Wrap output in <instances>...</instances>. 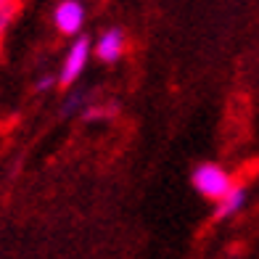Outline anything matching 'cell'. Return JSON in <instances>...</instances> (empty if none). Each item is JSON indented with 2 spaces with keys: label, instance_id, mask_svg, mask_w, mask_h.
Returning a JSON list of instances; mask_svg holds the SVG:
<instances>
[{
  "label": "cell",
  "instance_id": "277c9868",
  "mask_svg": "<svg viewBox=\"0 0 259 259\" xmlns=\"http://www.w3.org/2000/svg\"><path fill=\"white\" fill-rule=\"evenodd\" d=\"M124 48H127V37H124V32L122 29H106L98 42H96V56L101 58V61L106 64H114V61H119V58L124 56Z\"/></svg>",
  "mask_w": 259,
  "mask_h": 259
},
{
  "label": "cell",
  "instance_id": "9c48e42d",
  "mask_svg": "<svg viewBox=\"0 0 259 259\" xmlns=\"http://www.w3.org/2000/svg\"><path fill=\"white\" fill-rule=\"evenodd\" d=\"M19 0H0V11H16Z\"/></svg>",
  "mask_w": 259,
  "mask_h": 259
},
{
  "label": "cell",
  "instance_id": "52a82bcc",
  "mask_svg": "<svg viewBox=\"0 0 259 259\" xmlns=\"http://www.w3.org/2000/svg\"><path fill=\"white\" fill-rule=\"evenodd\" d=\"M53 85H58V79H56V77H42V79L37 82V90H40V93H42V90H51Z\"/></svg>",
  "mask_w": 259,
  "mask_h": 259
},
{
  "label": "cell",
  "instance_id": "ba28073f",
  "mask_svg": "<svg viewBox=\"0 0 259 259\" xmlns=\"http://www.w3.org/2000/svg\"><path fill=\"white\" fill-rule=\"evenodd\" d=\"M11 16H14V11H0V34H3V29L8 27Z\"/></svg>",
  "mask_w": 259,
  "mask_h": 259
},
{
  "label": "cell",
  "instance_id": "6da1fadb",
  "mask_svg": "<svg viewBox=\"0 0 259 259\" xmlns=\"http://www.w3.org/2000/svg\"><path fill=\"white\" fill-rule=\"evenodd\" d=\"M191 185L196 188V193L201 198L217 204L235 183H233V175L222 167V164H217V161H201V164H196L193 172H191Z\"/></svg>",
  "mask_w": 259,
  "mask_h": 259
},
{
  "label": "cell",
  "instance_id": "7a4b0ae2",
  "mask_svg": "<svg viewBox=\"0 0 259 259\" xmlns=\"http://www.w3.org/2000/svg\"><path fill=\"white\" fill-rule=\"evenodd\" d=\"M90 40L88 37H77L72 42V48L66 51V58H64V66H61V74H58V85L61 88H69L74 85V82L79 79V74L85 72L88 66V58H90Z\"/></svg>",
  "mask_w": 259,
  "mask_h": 259
},
{
  "label": "cell",
  "instance_id": "8992f818",
  "mask_svg": "<svg viewBox=\"0 0 259 259\" xmlns=\"http://www.w3.org/2000/svg\"><path fill=\"white\" fill-rule=\"evenodd\" d=\"M116 111H119V106L116 103H90L82 109V119H111V116H116Z\"/></svg>",
  "mask_w": 259,
  "mask_h": 259
},
{
  "label": "cell",
  "instance_id": "5b68a950",
  "mask_svg": "<svg viewBox=\"0 0 259 259\" xmlns=\"http://www.w3.org/2000/svg\"><path fill=\"white\" fill-rule=\"evenodd\" d=\"M246 201H249V193H246L243 185H233L230 191L220 198L214 204V220L222 222V220H233L235 214H241Z\"/></svg>",
  "mask_w": 259,
  "mask_h": 259
},
{
  "label": "cell",
  "instance_id": "3957f363",
  "mask_svg": "<svg viewBox=\"0 0 259 259\" xmlns=\"http://www.w3.org/2000/svg\"><path fill=\"white\" fill-rule=\"evenodd\" d=\"M53 19H56V29L61 34H77L85 24V8L77 0H64V3H58Z\"/></svg>",
  "mask_w": 259,
  "mask_h": 259
}]
</instances>
